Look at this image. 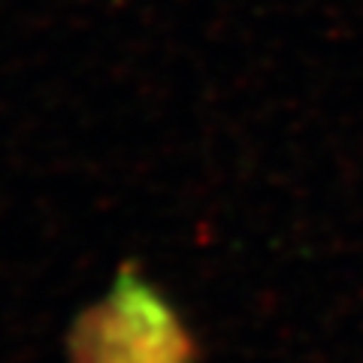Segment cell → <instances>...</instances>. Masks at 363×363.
Returning a JSON list of instances; mask_svg holds the SVG:
<instances>
[{
  "label": "cell",
  "instance_id": "cell-1",
  "mask_svg": "<svg viewBox=\"0 0 363 363\" xmlns=\"http://www.w3.org/2000/svg\"><path fill=\"white\" fill-rule=\"evenodd\" d=\"M64 348L67 363H200L194 330L133 260H121L104 297L76 312Z\"/></svg>",
  "mask_w": 363,
  "mask_h": 363
}]
</instances>
